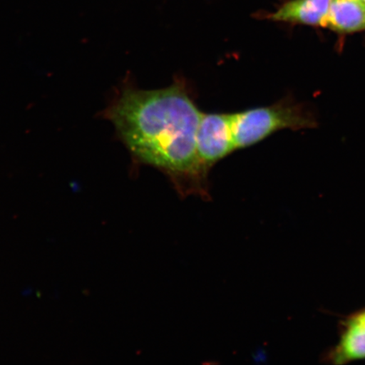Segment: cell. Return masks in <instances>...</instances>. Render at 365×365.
Instances as JSON below:
<instances>
[{"mask_svg": "<svg viewBox=\"0 0 365 365\" xmlns=\"http://www.w3.org/2000/svg\"><path fill=\"white\" fill-rule=\"evenodd\" d=\"M202 113L185 82L168 88L123 89L104 116L137 163L156 168L182 196H208L209 170L198 156Z\"/></svg>", "mask_w": 365, "mask_h": 365, "instance_id": "obj_1", "label": "cell"}, {"mask_svg": "<svg viewBox=\"0 0 365 365\" xmlns=\"http://www.w3.org/2000/svg\"><path fill=\"white\" fill-rule=\"evenodd\" d=\"M232 115L236 150L252 147L277 131L307 129L316 125L313 117L304 108L289 100Z\"/></svg>", "mask_w": 365, "mask_h": 365, "instance_id": "obj_2", "label": "cell"}, {"mask_svg": "<svg viewBox=\"0 0 365 365\" xmlns=\"http://www.w3.org/2000/svg\"><path fill=\"white\" fill-rule=\"evenodd\" d=\"M200 161L207 170L236 150L232 113H202L196 134Z\"/></svg>", "mask_w": 365, "mask_h": 365, "instance_id": "obj_3", "label": "cell"}, {"mask_svg": "<svg viewBox=\"0 0 365 365\" xmlns=\"http://www.w3.org/2000/svg\"><path fill=\"white\" fill-rule=\"evenodd\" d=\"M324 360L335 365L365 360V307L342 319L339 341Z\"/></svg>", "mask_w": 365, "mask_h": 365, "instance_id": "obj_4", "label": "cell"}, {"mask_svg": "<svg viewBox=\"0 0 365 365\" xmlns=\"http://www.w3.org/2000/svg\"><path fill=\"white\" fill-rule=\"evenodd\" d=\"M324 29L346 35L365 31V2L362 0H331Z\"/></svg>", "mask_w": 365, "mask_h": 365, "instance_id": "obj_5", "label": "cell"}, {"mask_svg": "<svg viewBox=\"0 0 365 365\" xmlns=\"http://www.w3.org/2000/svg\"><path fill=\"white\" fill-rule=\"evenodd\" d=\"M331 0H291L270 15L276 21L323 27Z\"/></svg>", "mask_w": 365, "mask_h": 365, "instance_id": "obj_6", "label": "cell"}, {"mask_svg": "<svg viewBox=\"0 0 365 365\" xmlns=\"http://www.w3.org/2000/svg\"><path fill=\"white\" fill-rule=\"evenodd\" d=\"M362 1L365 2V0H362Z\"/></svg>", "mask_w": 365, "mask_h": 365, "instance_id": "obj_7", "label": "cell"}]
</instances>
